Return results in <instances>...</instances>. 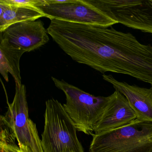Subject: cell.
<instances>
[{"label": "cell", "mask_w": 152, "mask_h": 152, "mask_svg": "<svg viewBox=\"0 0 152 152\" xmlns=\"http://www.w3.org/2000/svg\"><path fill=\"white\" fill-rule=\"evenodd\" d=\"M42 17L45 15L34 7L13 6L0 0V32L14 24Z\"/></svg>", "instance_id": "8fae6325"}, {"label": "cell", "mask_w": 152, "mask_h": 152, "mask_svg": "<svg viewBox=\"0 0 152 152\" xmlns=\"http://www.w3.org/2000/svg\"><path fill=\"white\" fill-rule=\"evenodd\" d=\"M16 140L9 130L1 124L0 152H22L20 147L16 143Z\"/></svg>", "instance_id": "4fadbf2b"}, {"label": "cell", "mask_w": 152, "mask_h": 152, "mask_svg": "<svg viewBox=\"0 0 152 152\" xmlns=\"http://www.w3.org/2000/svg\"><path fill=\"white\" fill-rule=\"evenodd\" d=\"M103 78L126 98L137 119L152 122V87L146 88L130 85L117 80L111 75H104Z\"/></svg>", "instance_id": "30bf717a"}, {"label": "cell", "mask_w": 152, "mask_h": 152, "mask_svg": "<svg viewBox=\"0 0 152 152\" xmlns=\"http://www.w3.org/2000/svg\"><path fill=\"white\" fill-rule=\"evenodd\" d=\"M63 48L73 60L101 73L126 75L152 87V46L142 44L130 33L73 23L66 33Z\"/></svg>", "instance_id": "6da1fadb"}, {"label": "cell", "mask_w": 152, "mask_h": 152, "mask_svg": "<svg viewBox=\"0 0 152 152\" xmlns=\"http://www.w3.org/2000/svg\"><path fill=\"white\" fill-rule=\"evenodd\" d=\"M45 17L109 27L117 23L87 0H39L34 6Z\"/></svg>", "instance_id": "8992f818"}, {"label": "cell", "mask_w": 152, "mask_h": 152, "mask_svg": "<svg viewBox=\"0 0 152 152\" xmlns=\"http://www.w3.org/2000/svg\"><path fill=\"white\" fill-rule=\"evenodd\" d=\"M23 50L17 48L7 42L1 40L0 43V72L6 81L9 82V73L12 75L15 83L21 85L20 60Z\"/></svg>", "instance_id": "7c38bea8"}, {"label": "cell", "mask_w": 152, "mask_h": 152, "mask_svg": "<svg viewBox=\"0 0 152 152\" xmlns=\"http://www.w3.org/2000/svg\"><path fill=\"white\" fill-rule=\"evenodd\" d=\"M7 4L19 7H34L39 0H3Z\"/></svg>", "instance_id": "5bb4252c"}, {"label": "cell", "mask_w": 152, "mask_h": 152, "mask_svg": "<svg viewBox=\"0 0 152 152\" xmlns=\"http://www.w3.org/2000/svg\"><path fill=\"white\" fill-rule=\"evenodd\" d=\"M51 79L55 86L65 94L66 103L63 106L77 130L93 136L109 97L96 96L64 80L53 77Z\"/></svg>", "instance_id": "3957f363"}, {"label": "cell", "mask_w": 152, "mask_h": 152, "mask_svg": "<svg viewBox=\"0 0 152 152\" xmlns=\"http://www.w3.org/2000/svg\"><path fill=\"white\" fill-rule=\"evenodd\" d=\"M1 33V40L25 52L37 49L49 41L47 30L40 20H29L11 25Z\"/></svg>", "instance_id": "ba28073f"}, {"label": "cell", "mask_w": 152, "mask_h": 152, "mask_svg": "<svg viewBox=\"0 0 152 152\" xmlns=\"http://www.w3.org/2000/svg\"><path fill=\"white\" fill-rule=\"evenodd\" d=\"M41 144L44 152H84L72 121L58 100L46 102Z\"/></svg>", "instance_id": "277c9868"}, {"label": "cell", "mask_w": 152, "mask_h": 152, "mask_svg": "<svg viewBox=\"0 0 152 152\" xmlns=\"http://www.w3.org/2000/svg\"><path fill=\"white\" fill-rule=\"evenodd\" d=\"M89 152H152V122L128 125L92 136Z\"/></svg>", "instance_id": "7a4b0ae2"}, {"label": "cell", "mask_w": 152, "mask_h": 152, "mask_svg": "<svg viewBox=\"0 0 152 152\" xmlns=\"http://www.w3.org/2000/svg\"><path fill=\"white\" fill-rule=\"evenodd\" d=\"M87 1L117 23L152 34L151 0Z\"/></svg>", "instance_id": "52a82bcc"}, {"label": "cell", "mask_w": 152, "mask_h": 152, "mask_svg": "<svg viewBox=\"0 0 152 152\" xmlns=\"http://www.w3.org/2000/svg\"><path fill=\"white\" fill-rule=\"evenodd\" d=\"M21 148V151H22V152H26L25 151V150H24L23 149V148Z\"/></svg>", "instance_id": "9a60e30c"}, {"label": "cell", "mask_w": 152, "mask_h": 152, "mask_svg": "<svg viewBox=\"0 0 152 152\" xmlns=\"http://www.w3.org/2000/svg\"><path fill=\"white\" fill-rule=\"evenodd\" d=\"M15 84L14 99L8 103L5 115L1 116V124L9 130L26 152H44L36 125L29 117L26 86Z\"/></svg>", "instance_id": "5b68a950"}, {"label": "cell", "mask_w": 152, "mask_h": 152, "mask_svg": "<svg viewBox=\"0 0 152 152\" xmlns=\"http://www.w3.org/2000/svg\"><path fill=\"white\" fill-rule=\"evenodd\" d=\"M109 97L104 111L94 130L95 134L124 127L137 119L127 99L121 92L115 90Z\"/></svg>", "instance_id": "9c48e42d"}]
</instances>
